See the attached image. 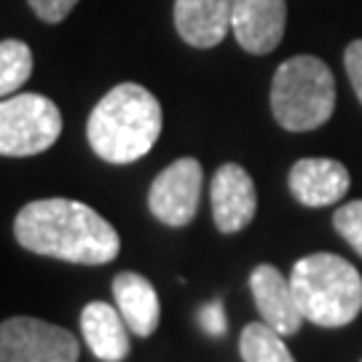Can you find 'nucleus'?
Returning a JSON list of instances; mask_svg holds the SVG:
<instances>
[{"mask_svg":"<svg viewBox=\"0 0 362 362\" xmlns=\"http://www.w3.org/2000/svg\"><path fill=\"white\" fill-rule=\"evenodd\" d=\"M209 199H212V218L220 233H239L252 223L258 209L255 182L242 164H223L215 172L209 185Z\"/></svg>","mask_w":362,"mask_h":362,"instance_id":"obj_8","label":"nucleus"},{"mask_svg":"<svg viewBox=\"0 0 362 362\" xmlns=\"http://www.w3.org/2000/svg\"><path fill=\"white\" fill-rule=\"evenodd\" d=\"M161 105L140 83H118L94 105L86 121L91 151L107 164H132L151 153L161 134Z\"/></svg>","mask_w":362,"mask_h":362,"instance_id":"obj_2","label":"nucleus"},{"mask_svg":"<svg viewBox=\"0 0 362 362\" xmlns=\"http://www.w3.org/2000/svg\"><path fill=\"white\" fill-rule=\"evenodd\" d=\"M204 172L196 158H177L167 169H161L151 182L148 191V207L156 220L164 226L182 228L196 218L199 199H202Z\"/></svg>","mask_w":362,"mask_h":362,"instance_id":"obj_7","label":"nucleus"},{"mask_svg":"<svg viewBox=\"0 0 362 362\" xmlns=\"http://www.w3.org/2000/svg\"><path fill=\"white\" fill-rule=\"evenodd\" d=\"M199 322L204 327V333H209L212 338L226 336V330H228V320H226V311H223V303H220V300H209V303L202 306Z\"/></svg>","mask_w":362,"mask_h":362,"instance_id":"obj_19","label":"nucleus"},{"mask_svg":"<svg viewBox=\"0 0 362 362\" xmlns=\"http://www.w3.org/2000/svg\"><path fill=\"white\" fill-rule=\"evenodd\" d=\"M13 236L35 255L81 266L110 263L121 250L116 228L89 204L73 199H40L25 204L13 220Z\"/></svg>","mask_w":362,"mask_h":362,"instance_id":"obj_1","label":"nucleus"},{"mask_svg":"<svg viewBox=\"0 0 362 362\" xmlns=\"http://www.w3.org/2000/svg\"><path fill=\"white\" fill-rule=\"evenodd\" d=\"M290 194L303 207L338 204L351 185L349 169L336 158H300L290 169Z\"/></svg>","mask_w":362,"mask_h":362,"instance_id":"obj_11","label":"nucleus"},{"mask_svg":"<svg viewBox=\"0 0 362 362\" xmlns=\"http://www.w3.org/2000/svg\"><path fill=\"white\" fill-rule=\"evenodd\" d=\"M81 330L94 357L103 362H121L129 357V325L121 311L105 300H91L81 311Z\"/></svg>","mask_w":362,"mask_h":362,"instance_id":"obj_13","label":"nucleus"},{"mask_svg":"<svg viewBox=\"0 0 362 362\" xmlns=\"http://www.w3.org/2000/svg\"><path fill=\"white\" fill-rule=\"evenodd\" d=\"M33 76V49L25 40H0V97H11Z\"/></svg>","mask_w":362,"mask_h":362,"instance_id":"obj_16","label":"nucleus"},{"mask_svg":"<svg viewBox=\"0 0 362 362\" xmlns=\"http://www.w3.org/2000/svg\"><path fill=\"white\" fill-rule=\"evenodd\" d=\"M233 0H175V27L188 46L212 49L228 35Z\"/></svg>","mask_w":362,"mask_h":362,"instance_id":"obj_12","label":"nucleus"},{"mask_svg":"<svg viewBox=\"0 0 362 362\" xmlns=\"http://www.w3.org/2000/svg\"><path fill=\"white\" fill-rule=\"evenodd\" d=\"M333 226L346 239V245L362 258V199L341 204L333 212Z\"/></svg>","mask_w":362,"mask_h":362,"instance_id":"obj_17","label":"nucleus"},{"mask_svg":"<svg viewBox=\"0 0 362 362\" xmlns=\"http://www.w3.org/2000/svg\"><path fill=\"white\" fill-rule=\"evenodd\" d=\"M336 110V78L320 57L300 54L276 67L272 81V113L287 132H311Z\"/></svg>","mask_w":362,"mask_h":362,"instance_id":"obj_4","label":"nucleus"},{"mask_svg":"<svg viewBox=\"0 0 362 362\" xmlns=\"http://www.w3.org/2000/svg\"><path fill=\"white\" fill-rule=\"evenodd\" d=\"M30 3V8L33 13L38 16L40 22H46V25H59V22H65L70 11L76 8L81 0H27Z\"/></svg>","mask_w":362,"mask_h":362,"instance_id":"obj_18","label":"nucleus"},{"mask_svg":"<svg viewBox=\"0 0 362 362\" xmlns=\"http://www.w3.org/2000/svg\"><path fill=\"white\" fill-rule=\"evenodd\" d=\"M78 338L46 320L11 317L0 322V362H78Z\"/></svg>","mask_w":362,"mask_h":362,"instance_id":"obj_6","label":"nucleus"},{"mask_svg":"<svg viewBox=\"0 0 362 362\" xmlns=\"http://www.w3.org/2000/svg\"><path fill=\"white\" fill-rule=\"evenodd\" d=\"M285 0H233V38L247 54H272L285 35Z\"/></svg>","mask_w":362,"mask_h":362,"instance_id":"obj_9","label":"nucleus"},{"mask_svg":"<svg viewBox=\"0 0 362 362\" xmlns=\"http://www.w3.org/2000/svg\"><path fill=\"white\" fill-rule=\"evenodd\" d=\"M290 285L303 320L320 327H344L362 311V276L346 258L311 252L293 263Z\"/></svg>","mask_w":362,"mask_h":362,"instance_id":"obj_3","label":"nucleus"},{"mask_svg":"<svg viewBox=\"0 0 362 362\" xmlns=\"http://www.w3.org/2000/svg\"><path fill=\"white\" fill-rule=\"evenodd\" d=\"M239 354L245 362H296L282 333H276L272 325L250 322L239 338Z\"/></svg>","mask_w":362,"mask_h":362,"instance_id":"obj_15","label":"nucleus"},{"mask_svg":"<svg viewBox=\"0 0 362 362\" xmlns=\"http://www.w3.org/2000/svg\"><path fill=\"white\" fill-rule=\"evenodd\" d=\"M113 298H116V309L121 311L124 322L129 325L134 336H153L158 322H161V303H158L156 287L145 279L143 274H118L113 279Z\"/></svg>","mask_w":362,"mask_h":362,"instance_id":"obj_14","label":"nucleus"},{"mask_svg":"<svg viewBox=\"0 0 362 362\" xmlns=\"http://www.w3.org/2000/svg\"><path fill=\"white\" fill-rule=\"evenodd\" d=\"M62 134V113L43 94H11L0 100V156H35Z\"/></svg>","mask_w":362,"mask_h":362,"instance_id":"obj_5","label":"nucleus"},{"mask_svg":"<svg viewBox=\"0 0 362 362\" xmlns=\"http://www.w3.org/2000/svg\"><path fill=\"white\" fill-rule=\"evenodd\" d=\"M250 290L260 311V320L272 325L276 333L296 336L300 325L306 322L296 300V293H293V285H290V276H285L276 266L272 263L255 266L250 274Z\"/></svg>","mask_w":362,"mask_h":362,"instance_id":"obj_10","label":"nucleus"},{"mask_svg":"<svg viewBox=\"0 0 362 362\" xmlns=\"http://www.w3.org/2000/svg\"><path fill=\"white\" fill-rule=\"evenodd\" d=\"M344 65H346V76L351 81V89L357 94V100L362 105V38L351 40L344 52Z\"/></svg>","mask_w":362,"mask_h":362,"instance_id":"obj_20","label":"nucleus"}]
</instances>
